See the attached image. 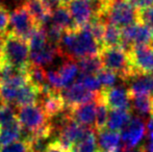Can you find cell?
Returning <instances> with one entry per match:
<instances>
[{
	"mask_svg": "<svg viewBox=\"0 0 153 152\" xmlns=\"http://www.w3.org/2000/svg\"><path fill=\"white\" fill-rule=\"evenodd\" d=\"M65 59H71L77 62L88 56L99 55L101 46L93 38L89 24L74 31H64L59 42Z\"/></svg>",
	"mask_w": 153,
	"mask_h": 152,
	"instance_id": "cell-1",
	"label": "cell"
},
{
	"mask_svg": "<svg viewBox=\"0 0 153 152\" xmlns=\"http://www.w3.org/2000/svg\"><path fill=\"white\" fill-rule=\"evenodd\" d=\"M0 63H6L19 69L26 70L30 64L28 42L6 31L3 36Z\"/></svg>",
	"mask_w": 153,
	"mask_h": 152,
	"instance_id": "cell-2",
	"label": "cell"
},
{
	"mask_svg": "<svg viewBox=\"0 0 153 152\" xmlns=\"http://www.w3.org/2000/svg\"><path fill=\"white\" fill-rule=\"evenodd\" d=\"M103 68L114 71L124 83L139 72L131 66L128 52L122 47H103L99 53Z\"/></svg>",
	"mask_w": 153,
	"mask_h": 152,
	"instance_id": "cell-3",
	"label": "cell"
},
{
	"mask_svg": "<svg viewBox=\"0 0 153 152\" xmlns=\"http://www.w3.org/2000/svg\"><path fill=\"white\" fill-rule=\"evenodd\" d=\"M103 19L106 23L123 28L137 22V10L129 0H111L106 2Z\"/></svg>",
	"mask_w": 153,
	"mask_h": 152,
	"instance_id": "cell-4",
	"label": "cell"
},
{
	"mask_svg": "<svg viewBox=\"0 0 153 152\" xmlns=\"http://www.w3.org/2000/svg\"><path fill=\"white\" fill-rule=\"evenodd\" d=\"M8 27L10 30L6 31L28 41L32 33L38 28L39 25L30 16L27 8L22 5L15 8L10 14Z\"/></svg>",
	"mask_w": 153,
	"mask_h": 152,
	"instance_id": "cell-5",
	"label": "cell"
},
{
	"mask_svg": "<svg viewBox=\"0 0 153 152\" xmlns=\"http://www.w3.org/2000/svg\"><path fill=\"white\" fill-rule=\"evenodd\" d=\"M18 121L23 128L34 133L49 123V118L40 105L34 103L30 105L20 106L17 112Z\"/></svg>",
	"mask_w": 153,
	"mask_h": 152,
	"instance_id": "cell-6",
	"label": "cell"
},
{
	"mask_svg": "<svg viewBox=\"0 0 153 152\" xmlns=\"http://www.w3.org/2000/svg\"><path fill=\"white\" fill-rule=\"evenodd\" d=\"M61 95L65 101L66 108H72L83 103L97 101L99 98V92L90 91L81 83L75 81L71 85L62 89Z\"/></svg>",
	"mask_w": 153,
	"mask_h": 152,
	"instance_id": "cell-7",
	"label": "cell"
},
{
	"mask_svg": "<svg viewBox=\"0 0 153 152\" xmlns=\"http://www.w3.org/2000/svg\"><path fill=\"white\" fill-rule=\"evenodd\" d=\"M121 145L124 149L135 148L146 136V124L143 118L131 116L130 121L121 130Z\"/></svg>",
	"mask_w": 153,
	"mask_h": 152,
	"instance_id": "cell-8",
	"label": "cell"
},
{
	"mask_svg": "<svg viewBox=\"0 0 153 152\" xmlns=\"http://www.w3.org/2000/svg\"><path fill=\"white\" fill-rule=\"evenodd\" d=\"M100 98L109 110L130 108V94L123 85H115L108 89H101Z\"/></svg>",
	"mask_w": 153,
	"mask_h": 152,
	"instance_id": "cell-9",
	"label": "cell"
},
{
	"mask_svg": "<svg viewBox=\"0 0 153 152\" xmlns=\"http://www.w3.org/2000/svg\"><path fill=\"white\" fill-rule=\"evenodd\" d=\"M128 55L131 66L139 73L151 74L153 72V48L150 45L133 46Z\"/></svg>",
	"mask_w": 153,
	"mask_h": 152,
	"instance_id": "cell-10",
	"label": "cell"
},
{
	"mask_svg": "<svg viewBox=\"0 0 153 152\" xmlns=\"http://www.w3.org/2000/svg\"><path fill=\"white\" fill-rule=\"evenodd\" d=\"M57 57H64L61 48L57 45L50 44L49 42L46 46L43 47L40 50L29 51V62H30V64L40 66V67L51 65Z\"/></svg>",
	"mask_w": 153,
	"mask_h": 152,
	"instance_id": "cell-11",
	"label": "cell"
},
{
	"mask_svg": "<svg viewBox=\"0 0 153 152\" xmlns=\"http://www.w3.org/2000/svg\"><path fill=\"white\" fill-rule=\"evenodd\" d=\"M70 110L71 117L83 126L92 127L95 129V117H96L97 101L83 103L75 108H68Z\"/></svg>",
	"mask_w": 153,
	"mask_h": 152,
	"instance_id": "cell-12",
	"label": "cell"
},
{
	"mask_svg": "<svg viewBox=\"0 0 153 152\" xmlns=\"http://www.w3.org/2000/svg\"><path fill=\"white\" fill-rule=\"evenodd\" d=\"M126 83H128V92L130 96L147 95L153 94V75L145 73H137L131 77Z\"/></svg>",
	"mask_w": 153,
	"mask_h": 152,
	"instance_id": "cell-13",
	"label": "cell"
},
{
	"mask_svg": "<svg viewBox=\"0 0 153 152\" xmlns=\"http://www.w3.org/2000/svg\"><path fill=\"white\" fill-rule=\"evenodd\" d=\"M38 103H40L49 119L59 115L66 108L61 92H53L48 95H40Z\"/></svg>",
	"mask_w": 153,
	"mask_h": 152,
	"instance_id": "cell-14",
	"label": "cell"
},
{
	"mask_svg": "<svg viewBox=\"0 0 153 152\" xmlns=\"http://www.w3.org/2000/svg\"><path fill=\"white\" fill-rule=\"evenodd\" d=\"M51 19L53 24L59 27L62 31H74L79 29L67 5L62 4L53 10L51 13Z\"/></svg>",
	"mask_w": 153,
	"mask_h": 152,
	"instance_id": "cell-15",
	"label": "cell"
},
{
	"mask_svg": "<svg viewBox=\"0 0 153 152\" xmlns=\"http://www.w3.org/2000/svg\"><path fill=\"white\" fill-rule=\"evenodd\" d=\"M55 70L61 80L62 90L74 83L79 74V69L76 62L71 59H65L64 63Z\"/></svg>",
	"mask_w": 153,
	"mask_h": 152,
	"instance_id": "cell-16",
	"label": "cell"
},
{
	"mask_svg": "<svg viewBox=\"0 0 153 152\" xmlns=\"http://www.w3.org/2000/svg\"><path fill=\"white\" fill-rule=\"evenodd\" d=\"M98 133V147L102 151H118L121 147V133L105 128Z\"/></svg>",
	"mask_w": 153,
	"mask_h": 152,
	"instance_id": "cell-17",
	"label": "cell"
},
{
	"mask_svg": "<svg viewBox=\"0 0 153 152\" xmlns=\"http://www.w3.org/2000/svg\"><path fill=\"white\" fill-rule=\"evenodd\" d=\"M131 116H132V112H131L130 108L111 110V112L108 113L106 129L121 132V130L130 121Z\"/></svg>",
	"mask_w": 153,
	"mask_h": 152,
	"instance_id": "cell-18",
	"label": "cell"
},
{
	"mask_svg": "<svg viewBox=\"0 0 153 152\" xmlns=\"http://www.w3.org/2000/svg\"><path fill=\"white\" fill-rule=\"evenodd\" d=\"M96 133L94 128L87 127L80 140L73 145L71 152H98L100 149L97 143Z\"/></svg>",
	"mask_w": 153,
	"mask_h": 152,
	"instance_id": "cell-19",
	"label": "cell"
},
{
	"mask_svg": "<svg viewBox=\"0 0 153 152\" xmlns=\"http://www.w3.org/2000/svg\"><path fill=\"white\" fill-rule=\"evenodd\" d=\"M39 97H40L39 90L34 85H32L31 83L27 82L26 85L19 87L16 101H15V105L20 108V106L38 103Z\"/></svg>",
	"mask_w": 153,
	"mask_h": 152,
	"instance_id": "cell-20",
	"label": "cell"
},
{
	"mask_svg": "<svg viewBox=\"0 0 153 152\" xmlns=\"http://www.w3.org/2000/svg\"><path fill=\"white\" fill-rule=\"evenodd\" d=\"M130 110L139 117L145 119L151 116V96L133 95L130 96Z\"/></svg>",
	"mask_w": 153,
	"mask_h": 152,
	"instance_id": "cell-21",
	"label": "cell"
},
{
	"mask_svg": "<svg viewBox=\"0 0 153 152\" xmlns=\"http://www.w3.org/2000/svg\"><path fill=\"white\" fill-rule=\"evenodd\" d=\"M79 72L85 74H97L103 68L102 62L99 55L88 56L80 59L76 62Z\"/></svg>",
	"mask_w": 153,
	"mask_h": 152,
	"instance_id": "cell-22",
	"label": "cell"
},
{
	"mask_svg": "<svg viewBox=\"0 0 153 152\" xmlns=\"http://www.w3.org/2000/svg\"><path fill=\"white\" fill-rule=\"evenodd\" d=\"M21 140V124L19 121L0 128V144L2 146Z\"/></svg>",
	"mask_w": 153,
	"mask_h": 152,
	"instance_id": "cell-23",
	"label": "cell"
},
{
	"mask_svg": "<svg viewBox=\"0 0 153 152\" xmlns=\"http://www.w3.org/2000/svg\"><path fill=\"white\" fill-rule=\"evenodd\" d=\"M122 41L121 28L117 27L116 25L106 23L105 26V33L103 37V47H120Z\"/></svg>",
	"mask_w": 153,
	"mask_h": 152,
	"instance_id": "cell-24",
	"label": "cell"
},
{
	"mask_svg": "<svg viewBox=\"0 0 153 152\" xmlns=\"http://www.w3.org/2000/svg\"><path fill=\"white\" fill-rule=\"evenodd\" d=\"M24 6L27 8L30 16L34 19L38 25L43 21V19L49 15L46 7L43 4L42 0H26Z\"/></svg>",
	"mask_w": 153,
	"mask_h": 152,
	"instance_id": "cell-25",
	"label": "cell"
},
{
	"mask_svg": "<svg viewBox=\"0 0 153 152\" xmlns=\"http://www.w3.org/2000/svg\"><path fill=\"white\" fill-rule=\"evenodd\" d=\"M108 108L104 102L101 100L100 94L97 100V110L96 117H95V130L96 132L102 131L106 128L107 119H108Z\"/></svg>",
	"mask_w": 153,
	"mask_h": 152,
	"instance_id": "cell-26",
	"label": "cell"
},
{
	"mask_svg": "<svg viewBox=\"0 0 153 152\" xmlns=\"http://www.w3.org/2000/svg\"><path fill=\"white\" fill-rule=\"evenodd\" d=\"M105 26H106V22L103 18L97 17L94 18L91 22L89 23V27L93 38L95 39L97 43L101 46L102 48V43H103V37H104L105 33Z\"/></svg>",
	"mask_w": 153,
	"mask_h": 152,
	"instance_id": "cell-27",
	"label": "cell"
},
{
	"mask_svg": "<svg viewBox=\"0 0 153 152\" xmlns=\"http://www.w3.org/2000/svg\"><path fill=\"white\" fill-rule=\"evenodd\" d=\"M18 121L17 113L12 104L2 103L0 105V128L8 126Z\"/></svg>",
	"mask_w": 153,
	"mask_h": 152,
	"instance_id": "cell-28",
	"label": "cell"
},
{
	"mask_svg": "<svg viewBox=\"0 0 153 152\" xmlns=\"http://www.w3.org/2000/svg\"><path fill=\"white\" fill-rule=\"evenodd\" d=\"M96 76L98 78L102 89H108V87H115V85L117 83L118 78H119V76L115 72L111 71V70L106 69V68H102L96 74Z\"/></svg>",
	"mask_w": 153,
	"mask_h": 152,
	"instance_id": "cell-29",
	"label": "cell"
},
{
	"mask_svg": "<svg viewBox=\"0 0 153 152\" xmlns=\"http://www.w3.org/2000/svg\"><path fill=\"white\" fill-rule=\"evenodd\" d=\"M77 82L81 83L85 87L92 92H100L101 91V85L99 82L98 78L94 74H85L79 72L78 76H77L76 80Z\"/></svg>",
	"mask_w": 153,
	"mask_h": 152,
	"instance_id": "cell-30",
	"label": "cell"
},
{
	"mask_svg": "<svg viewBox=\"0 0 153 152\" xmlns=\"http://www.w3.org/2000/svg\"><path fill=\"white\" fill-rule=\"evenodd\" d=\"M42 28L44 29L45 33H46V37H47L48 42L50 43V44L57 45V46H59L64 31H62L59 27H57L56 25L53 24L52 22L47 24L46 26H43Z\"/></svg>",
	"mask_w": 153,
	"mask_h": 152,
	"instance_id": "cell-31",
	"label": "cell"
},
{
	"mask_svg": "<svg viewBox=\"0 0 153 152\" xmlns=\"http://www.w3.org/2000/svg\"><path fill=\"white\" fill-rule=\"evenodd\" d=\"M153 39L152 33L146 26L140 23L137 31L135 33V38L133 41V46H143V45H150Z\"/></svg>",
	"mask_w": 153,
	"mask_h": 152,
	"instance_id": "cell-32",
	"label": "cell"
},
{
	"mask_svg": "<svg viewBox=\"0 0 153 152\" xmlns=\"http://www.w3.org/2000/svg\"><path fill=\"white\" fill-rule=\"evenodd\" d=\"M137 22L147 27L153 35V6L137 10Z\"/></svg>",
	"mask_w": 153,
	"mask_h": 152,
	"instance_id": "cell-33",
	"label": "cell"
},
{
	"mask_svg": "<svg viewBox=\"0 0 153 152\" xmlns=\"http://www.w3.org/2000/svg\"><path fill=\"white\" fill-rule=\"evenodd\" d=\"M0 152H30L28 144L23 141H16L10 144L4 145L0 148Z\"/></svg>",
	"mask_w": 153,
	"mask_h": 152,
	"instance_id": "cell-34",
	"label": "cell"
},
{
	"mask_svg": "<svg viewBox=\"0 0 153 152\" xmlns=\"http://www.w3.org/2000/svg\"><path fill=\"white\" fill-rule=\"evenodd\" d=\"M129 1L137 10L141 8L153 6V0H129Z\"/></svg>",
	"mask_w": 153,
	"mask_h": 152,
	"instance_id": "cell-35",
	"label": "cell"
},
{
	"mask_svg": "<svg viewBox=\"0 0 153 152\" xmlns=\"http://www.w3.org/2000/svg\"><path fill=\"white\" fill-rule=\"evenodd\" d=\"M146 136L149 142H153V116H150L146 121Z\"/></svg>",
	"mask_w": 153,
	"mask_h": 152,
	"instance_id": "cell-36",
	"label": "cell"
},
{
	"mask_svg": "<svg viewBox=\"0 0 153 152\" xmlns=\"http://www.w3.org/2000/svg\"><path fill=\"white\" fill-rule=\"evenodd\" d=\"M44 152H69V151L65 150L56 141L53 140L52 142L50 143V145L48 146V148H47Z\"/></svg>",
	"mask_w": 153,
	"mask_h": 152,
	"instance_id": "cell-37",
	"label": "cell"
},
{
	"mask_svg": "<svg viewBox=\"0 0 153 152\" xmlns=\"http://www.w3.org/2000/svg\"><path fill=\"white\" fill-rule=\"evenodd\" d=\"M119 152H145V149H144V145L137 147V148H132V149H124L122 148V145H121Z\"/></svg>",
	"mask_w": 153,
	"mask_h": 152,
	"instance_id": "cell-38",
	"label": "cell"
},
{
	"mask_svg": "<svg viewBox=\"0 0 153 152\" xmlns=\"http://www.w3.org/2000/svg\"><path fill=\"white\" fill-rule=\"evenodd\" d=\"M145 152H153V142H149L147 145H144Z\"/></svg>",
	"mask_w": 153,
	"mask_h": 152,
	"instance_id": "cell-39",
	"label": "cell"
},
{
	"mask_svg": "<svg viewBox=\"0 0 153 152\" xmlns=\"http://www.w3.org/2000/svg\"><path fill=\"white\" fill-rule=\"evenodd\" d=\"M3 35H0V56H1V51H2V45H3Z\"/></svg>",
	"mask_w": 153,
	"mask_h": 152,
	"instance_id": "cell-40",
	"label": "cell"
},
{
	"mask_svg": "<svg viewBox=\"0 0 153 152\" xmlns=\"http://www.w3.org/2000/svg\"><path fill=\"white\" fill-rule=\"evenodd\" d=\"M59 1L61 2V4H62V5H68L72 0H59Z\"/></svg>",
	"mask_w": 153,
	"mask_h": 152,
	"instance_id": "cell-41",
	"label": "cell"
},
{
	"mask_svg": "<svg viewBox=\"0 0 153 152\" xmlns=\"http://www.w3.org/2000/svg\"><path fill=\"white\" fill-rule=\"evenodd\" d=\"M151 116H153V94L151 95Z\"/></svg>",
	"mask_w": 153,
	"mask_h": 152,
	"instance_id": "cell-42",
	"label": "cell"
},
{
	"mask_svg": "<svg viewBox=\"0 0 153 152\" xmlns=\"http://www.w3.org/2000/svg\"><path fill=\"white\" fill-rule=\"evenodd\" d=\"M98 152H118V151H102V150H99Z\"/></svg>",
	"mask_w": 153,
	"mask_h": 152,
	"instance_id": "cell-43",
	"label": "cell"
},
{
	"mask_svg": "<svg viewBox=\"0 0 153 152\" xmlns=\"http://www.w3.org/2000/svg\"><path fill=\"white\" fill-rule=\"evenodd\" d=\"M103 1H105V2H109V1H111V0H103Z\"/></svg>",
	"mask_w": 153,
	"mask_h": 152,
	"instance_id": "cell-44",
	"label": "cell"
},
{
	"mask_svg": "<svg viewBox=\"0 0 153 152\" xmlns=\"http://www.w3.org/2000/svg\"><path fill=\"white\" fill-rule=\"evenodd\" d=\"M2 103H3V102H2V101H1V99H0V105H1Z\"/></svg>",
	"mask_w": 153,
	"mask_h": 152,
	"instance_id": "cell-45",
	"label": "cell"
},
{
	"mask_svg": "<svg viewBox=\"0 0 153 152\" xmlns=\"http://www.w3.org/2000/svg\"><path fill=\"white\" fill-rule=\"evenodd\" d=\"M0 145H1V144H0ZM0 148H1V147H0Z\"/></svg>",
	"mask_w": 153,
	"mask_h": 152,
	"instance_id": "cell-46",
	"label": "cell"
}]
</instances>
